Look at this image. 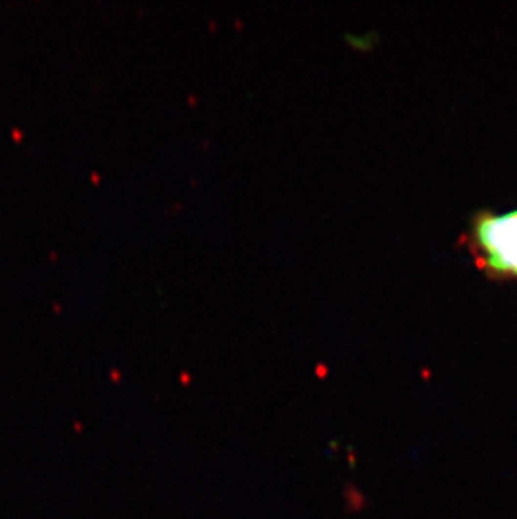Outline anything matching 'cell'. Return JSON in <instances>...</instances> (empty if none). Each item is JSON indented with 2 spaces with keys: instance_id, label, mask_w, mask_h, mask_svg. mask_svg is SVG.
I'll return each mask as SVG.
<instances>
[{
  "instance_id": "cell-1",
  "label": "cell",
  "mask_w": 517,
  "mask_h": 519,
  "mask_svg": "<svg viewBox=\"0 0 517 519\" xmlns=\"http://www.w3.org/2000/svg\"><path fill=\"white\" fill-rule=\"evenodd\" d=\"M469 247L489 277L517 281V208L477 214L469 227Z\"/></svg>"
}]
</instances>
